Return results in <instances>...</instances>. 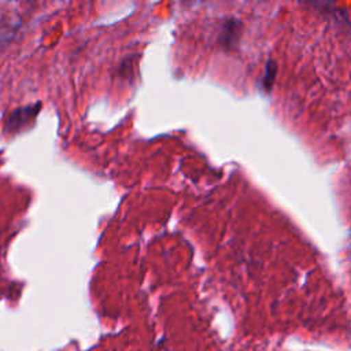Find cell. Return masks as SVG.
I'll list each match as a JSON object with an SVG mask.
<instances>
[{
	"label": "cell",
	"instance_id": "obj_1",
	"mask_svg": "<svg viewBox=\"0 0 351 351\" xmlns=\"http://www.w3.org/2000/svg\"><path fill=\"white\" fill-rule=\"evenodd\" d=\"M40 107V104L36 106H27V107H22V108H16L5 119L4 123V133H16L18 130H21L23 126L27 125V122L33 121L36 114H37V108Z\"/></svg>",
	"mask_w": 351,
	"mask_h": 351
},
{
	"label": "cell",
	"instance_id": "obj_2",
	"mask_svg": "<svg viewBox=\"0 0 351 351\" xmlns=\"http://www.w3.org/2000/svg\"><path fill=\"white\" fill-rule=\"evenodd\" d=\"M241 33V22L234 18H228L221 23L218 33V43L226 49H232L237 45Z\"/></svg>",
	"mask_w": 351,
	"mask_h": 351
},
{
	"label": "cell",
	"instance_id": "obj_3",
	"mask_svg": "<svg viewBox=\"0 0 351 351\" xmlns=\"http://www.w3.org/2000/svg\"><path fill=\"white\" fill-rule=\"evenodd\" d=\"M276 74H277V63L273 59H269L266 62L265 73H263V77H262V89L266 93H270V90L273 88V84H274Z\"/></svg>",
	"mask_w": 351,
	"mask_h": 351
}]
</instances>
